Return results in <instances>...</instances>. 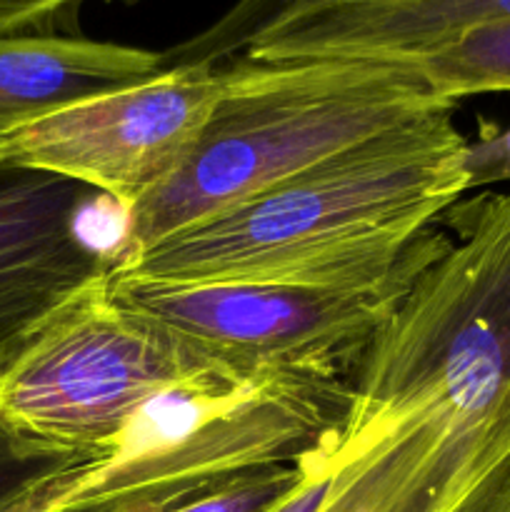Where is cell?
<instances>
[{
    "instance_id": "cell-1",
    "label": "cell",
    "mask_w": 510,
    "mask_h": 512,
    "mask_svg": "<svg viewBox=\"0 0 510 512\" xmlns=\"http://www.w3.org/2000/svg\"><path fill=\"white\" fill-rule=\"evenodd\" d=\"M455 105L398 125L218 218L115 263L160 283L373 288L450 250L433 225L468 193Z\"/></svg>"
},
{
    "instance_id": "cell-2",
    "label": "cell",
    "mask_w": 510,
    "mask_h": 512,
    "mask_svg": "<svg viewBox=\"0 0 510 512\" xmlns=\"http://www.w3.org/2000/svg\"><path fill=\"white\" fill-rule=\"evenodd\" d=\"M223 88L183 168L125 213L113 265L453 100L415 60L220 63Z\"/></svg>"
},
{
    "instance_id": "cell-3",
    "label": "cell",
    "mask_w": 510,
    "mask_h": 512,
    "mask_svg": "<svg viewBox=\"0 0 510 512\" xmlns=\"http://www.w3.org/2000/svg\"><path fill=\"white\" fill-rule=\"evenodd\" d=\"M313 512H510V355L385 323Z\"/></svg>"
},
{
    "instance_id": "cell-4",
    "label": "cell",
    "mask_w": 510,
    "mask_h": 512,
    "mask_svg": "<svg viewBox=\"0 0 510 512\" xmlns=\"http://www.w3.org/2000/svg\"><path fill=\"white\" fill-rule=\"evenodd\" d=\"M260 375L125 303L108 270L55 310L0 375V418L28 438L98 460L150 405L175 393L233 390Z\"/></svg>"
},
{
    "instance_id": "cell-5",
    "label": "cell",
    "mask_w": 510,
    "mask_h": 512,
    "mask_svg": "<svg viewBox=\"0 0 510 512\" xmlns=\"http://www.w3.org/2000/svg\"><path fill=\"white\" fill-rule=\"evenodd\" d=\"M350 405V378L293 370L220 393H175L150 405L113 453L73 470L58 512L180 508L255 470L298 463Z\"/></svg>"
},
{
    "instance_id": "cell-6",
    "label": "cell",
    "mask_w": 510,
    "mask_h": 512,
    "mask_svg": "<svg viewBox=\"0 0 510 512\" xmlns=\"http://www.w3.org/2000/svg\"><path fill=\"white\" fill-rule=\"evenodd\" d=\"M420 275L373 288H310L283 283H160L110 270L115 293L125 303L243 373L293 370L343 378L353 375Z\"/></svg>"
},
{
    "instance_id": "cell-7",
    "label": "cell",
    "mask_w": 510,
    "mask_h": 512,
    "mask_svg": "<svg viewBox=\"0 0 510 512\" xmlns=\"http://www.w3.org/2000/svg\"><path fill=\"white\" fill-rule=\"evenodd\" d=\"M220 88V63L165 65L20 130L0 143V158L90 185L125 215L183 168Z\"/></svg>"
},
{
    "instance_id": "cell-8",
    "label": "cell",
    "mask_w": 510,
    "mask_h": 512,
    "mask_svg": "<svg viewBox=\"0 0 510 512\" xmlns=\"http://www.w3.org/2000/svg\"><path fill=\"white\" fill-rule=\"evenodd\" d=\"M105 195L78 180L0 158V375L75 293L113 268L85 233Z\"/></svg>"
},
{
    "instance_id": "cell-9",
    "label": "cell",
    "mask_w": 510,
    "mask_h": 512,
    "mask_svg": "<svg viewBox=\"0 0 510 512\" xmlns=\"http://www.w3.org/2000/svg\"><path fill=\"white\" fill-rule=\"evenodd\" d=\"M163 68V53L80 35L0 38V143L60 110L143 83Z\"/></svg>"
},
{
    "instance_id": "cell-10",
    "label": "cell",
    "mask_w": 510,
    "mask_h": 512,
    "mask_svg": "<svg viewBox=\"0 0 510 512\" xmlns=\"http://www.w3.org/2000/svg\"><path fill=\"white\" fill-rule=\"evenodd\" d=\"M508 20L510 0H380L348 5L340 30L355 55L418 60L470 30Z\"/></svg>"
},
{
    "instance_id": "cell-11",
    "label": "cell",
    "mask_w": 510,
    "mask_h": 512,
    "mask_svg": "<svg viewBox=\"0 0 510 512\" xmlns=\"http://www.w3.org/2000/svg\"><path fill=\"white\" fill-rule=\"evenodd\" d=\"M83 463L88 458L28 438L0 418V512H58Z\"/></svg>"
},
{
    "instance_id": "cell-12",
    "label": "cell",
    "mask_w": 510,
    "mask_h": 512,
    "mask_svg": "<svg viewBox=\"0 0 510 512\" xmlns=\"http://www.w3.org/2000/svg\"><path fill=\"white\" fill-rule=\"evenodd\" d=\"M415 63L435 93L453 103L470 95L510 90V20L470 30Z\"/></svg>"
},
{
    "instance_id": "cell-13",
    "label": "cell",
    "mask_w": 510,
    "mask_h": 512,
    "mask_svg": "<svg viewBox=\"0 0 510 512\" xmlns=\"http://www.w3.org/2000/svg\"><path fill=\"white\" fill-rule=\"evenodd\" d=\"M338 3H380V0H235L233 8L225 10L210 28L193 35L185 43L175 45L165 53L168 63H225L238 58L245 40L278 15L295 13V10L318 8V5Z\"/></svg>"
},
{
    "instance_id": "cell-14",
    "label": "cell",
    "mask_w": 510,
    "mask_h": 512,
    "mask_svg": "<svg viewBox=\"0 0 510 512\" xmlns=\"http://www.w3.org/2000/svg\"><path fill=\"white\" fill-rule=\"evenodd\" d=\"M300 478V465H273L255 470L215 493L203 495L170 512H268Z\"/></svg>"
},
{
    "instance_id": "cell-15",
    "label": "cell",
    "mask_w": 510,
    "mask_h": 512,
    "mask_svg": "<svg viewBox=\"0 0 510 512\" xmlns=\"http://www.w3.org/2000/svg\"><path fill=\"white\" fill-rule=\"evenodd\" d=\"M85 0H0V38L58 35Z\"/></svg>"
},
{
    "instance_id": "cell-16",
    "label": "cell",
    "mask_w": 510,
    "mask_h": 512,
    "mask_svg": "<svg viewBox=\"0 0 510 512\" xmlns=\"http://www.w3.org/2000/svg\"><path fill=\"white\" fill-rule=\"evenodd\" d=\"M465 180L468 190L510 183V128L485 130L465 148Z\"/></svg>"
},
{
    "instance_id": "cell-17",
    "label": "cell",
    "mask_w": 510,
    "mask_h": 512,
    "mask_svg": "<svg viewBox=\"0 0 510 512\" xmlns=\"http://www.w3.org/2000/svg\"><path fill=\"white\" fill-rule=\"evenodd\" d=\"M173 508L168 505H160V503H123V505H113L108 510H100V512H170Z\"/></svg>"
}]
</instances>
